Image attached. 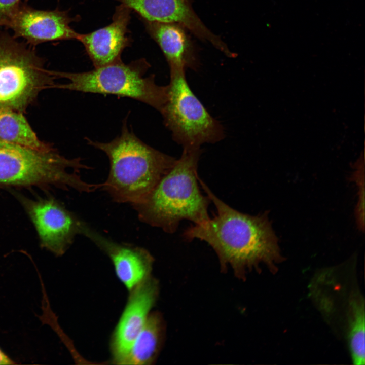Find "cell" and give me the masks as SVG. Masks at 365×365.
<instances>
[{
  "mask_svg": "<svg viewBox=\"0 0 365 365\" xmlns=\"http://www.w3.org/2000/svg\"><path fill=\"white\" fill-rule=\"evenodd\" d=\"M199 182L216 209L213 218L191 225L185 239H199L216 253L223 267L230 265L237 273L261 263L273 266L281 260L277 238L265 214L250 215L229 206L199 178Z\"/></svg>",
  "mask_w": 365,
  "mask_h": 365,
  "instance_id": "obj_1",
  "label": "cell"
},
{
  "mask_svg": "<svg viewBox=\"0 0 365 365\" xmlns=\"http://www.w3.org/2000/svg\"><path fill=\"white\" fill-rule=\"evenodd\" d=\"M200 148L183 149L173 166L139 203L132 205L138 218L166 233H173L183 220L198 224L208 220L211 201L199 187Z\"/></svg>",
  "mask_w": 365,
  "mask_h": 365,
  "instance_id": "obj_2",
  "label": "cell"
},
{
  "mask_svg": "<svg viewBox=\"0 0 365 365\" xmlns=\"http://www.w3.org/2000/svg\"><path fill=\"white\" fill-rule=\"evenodd\" d=\"M85 139L89 145L107 156L109 173L100 188L118 203L132 205L141 202L176 160L138 138L129 129L126 119L120 134L112 140L103 142Z\"/></svg>",
  "mask_w": 365,
  "mask_h": 365,
  "instance_id": "obj_3",
  "label": "cell"
},
{
  "mask_svg": "<svg viewBox=\"0 0 365 365\" xmlns=\"http://www.w3.org/2000/svg\"><path fill=\"white\" fill-rule=\"evenodd\" d=\"M89 168L81 158H67L54 148L39 151L0 140V185H53L90 193L96 185L85 181L79 174L81 169Z\"/></svg>",
  "mask_w": 365,
  "mask_h": 365,
  "instance_id": "obj_4",
  "label": "cell"
},
{
  "mask_svg": "<svg viewBox=\"0 0 365 365\" xmlns=\"http://www.w3.org/2000/svg\"><path fill=\"white\" fill-rule=\"evenodd\" d=\"M150 67L149 63L140 58L127 64L121 60L85 72L50 71L56 79L68 81L55 84L52 88L128 97L160 112L167 99L168 85H157L154 74L146 77Z\"/></svg>",
  "mask_w": 365,
  "mask_h": 365,
  "instance_id": "obj_5",
  "label": "cell"
},
{
  "mask_svg": "<svg viewBox=\"0 0 365 365\" xmlns=\"http://www.w3.org/2000/svg\"><path fill=\"white\" fill-rule=\"evenodd\" d=\"M34 47L0 31V108L24 113L56 78L45 68Z\"/></svg>",
  "mask_w": 365,
  "mask_h": 365,
  "instance_id": "obj_6",
  "label": "cell"
},
{
  "mask_svg": "<svg viewBox=\"0 0 365 365\" xmlns=\"http://www.w3.org/2000/svg\"><path fill=\"white\" fill-rule=\"evenodd\" d=\"M185 70H170L167 99L160 112L172 138L183 149L199 148L225 137L224 128L190 88Z\"/></svg>",
  "mask_w": 365,
  "mask_h": 365,
  "instance_id": "obj_7",
  "label": "cell"
},
{
  "mask_svg": "<svg viewBox=\"0 0 365 365\" xmlns=\"http://www.w3.org/2000/svg\"><path fill=\"white\" fill-rule=\"evenodd\" d=\"M37 231L42 247L63 255L80 234L82 221L54 198L31 200L18 196Z\"/></svg>",
  "mask_w": 365,
  "mask_h": 365,
  "instance_id": "obj_8",
  "label": "cell"
},
{
  "mask_svg": "<svg viewBox=\"0 0 365 365\" xmlns=\"http://www.w3.org/2000/svg\"><path fill=\"white\" fill-rule=\"evenodd\" d=\"M72 20L66 12L39 10L21 1L4 27L11 29L15 38H22L34 47L47 42L78 40L80 33L70 26Z\"/></svg>",
  "mask_w": 365,
  "mask_h": 365,
  "instance_id": "obj_9",
  "label": "cell"
},
{
  "mask_svg": "<svg viewBox=\"0 0 365 365\" xmlns=\"http://www.w3.org/2000/svg\"><path fill=\"white\" fill-rule=\"evenodd\" d=\"M115 1L137 13L144 21L176 23L219 51L226 47V43L212 33L196 15L189 0Z\"/></svg>",
  "mask_w": 365,
  "mask_h": 365,
  "instance_id": "obj_10",
  "label": "cell"
},
{
  "mask_svg": "<svg viewBox=\"0 0 365 365\" xmlns=\"http://www.w3.org/2000/svg\"><path fill=\"white\" fill-rule=\"evenodd\" d=\"M132 290L112 338L111 346L116 363L127 353L143 328L158 296V284L154 278L148 277Z\"/></svg>",
  "mask_w": 365,
  "mask_h": 365,
  "instance_id": "obj_11",
  "label": "cell"
},
{
  "mask_svg": "<svg viewBox=\"0 0 365 365\" xmlns=\"http://www.w3.org/2000/svg\"><path fill=\"white\" fill-rule=\"evenodd\" d=\"M80 234L84 235L110 258L119 279L132 290L149 277L154 259L145 249L115 242L82 222Z\"/></svg>",
  "mask_w": 365,
  "mask_h": 365,
  "instance_id": "obj_12",
  "label": "cell"
},
{
  "mask_svg": "<svg viewBox=\"0 0 365 365\" xmlns=\"http://www.w3.org/2000/svg\"><path fill=\"white\" fill-rule=\"evenodd\" d=\"M131 11L120 4L109 25L80 34L78 41L84 45L94 68L121 61V54L129 43L127 34Z\"/></svg>",
  "mask_w": 365,
  "mask_h": 365,
  "instance_id": "obj_13",
  "label": "cell"
},
{
  "mask_svg": "<svg viewBox=\"0 0 365 365\" xmlns=\"http://www.w3.org/2000/svg\"><path fill=\"white\" fill-rule=\"evenodd\" d=\"M151 36L162 50L170 70H195L198 64L185 28L174 23L144 21Z\"/></svg>",
  "mask_w": 365,
  "mask_h": 365,
  "instance_id": "obj_14",
  "label": "cell"
},
{
  "mask_svg": "<svg viewBox=\"0 0 365 365\" xmlns=\"http://www.w3.org/2000/svg\"><path fill=\"white\" fill-rule=\"evenodd\" d=\"M163 334L162 317L152 313L127 353L118 362L122 364H150L157 357Z\"/></svg>",
  "mask_w": 365,
  "mask_h": 365,
  "instance_id": "obj_15",
  "label": "cell"
},
{
  "mask_svg": "<svg viewBox=\"0 0 365 365\" xmlns=\"http://www.w3.org/2000/svg\"><path fill=\"white\" fill-rule=\"evenodd\" d=\"M0 140L39 151L53 148L39 138L23 113L8 108H0Z\"/></svg>",
  "mask_w": 365,
  "mask_h": 365,
  "instance_id": "obj_16",
  "label": "cell"
},
{
  "mask_svg": "<svg viewBox=\"0 0 365 365\" xmlns=\"http://www.w3.org/2000/svg\"><path fill=\"white\" fill-rule=\"evenodd\" d=\"M364 300L356 297L350 302L348 315V341L353 364L365 361V315Z\"/></svg>",
  "mask_w": 365,
  "mask_h": 365,
  "instance_id": "obj_17",
  "label": "cell"
},
{
  "mask_svg": "<svg viewBox=\"0 0 365 365\" xmlns=\"http://www.w3.org/2000/svg\"><path fill=\"white\" fill-rule=\"evenodd\" d=\"M21 0H0V31Z\"/></svg>",
  "mask_w": 365,
  "mask_h": 365,
  "instance_id": "obj_18",
  "label": "cell"
},
{
  "mask_svg": "<svg viewBox=\"0 0 365 365\" xmlns=\"http://www.w3.org/2000/svg\"><path fill=\"white\" fill-rule=\"evenodd\" d=\"M16 362L8 356L0 348V364H15Z\"/></svg>",
  "mask_w": 365,
  "mask_h": 365,
  "instance_id": "obj_19",
  "label": "cell"
}]
</instances>
